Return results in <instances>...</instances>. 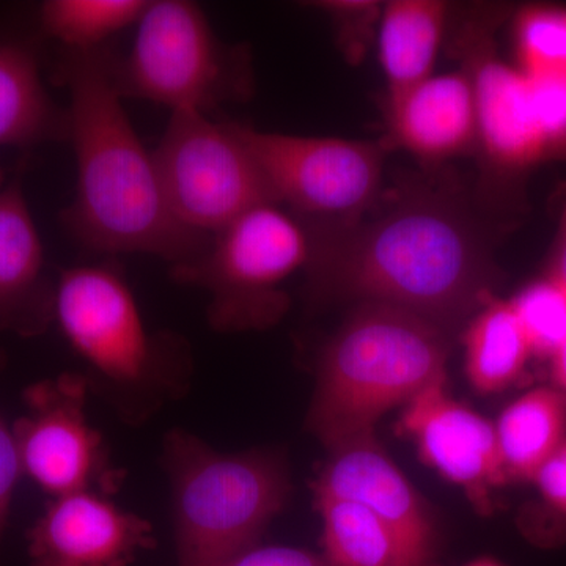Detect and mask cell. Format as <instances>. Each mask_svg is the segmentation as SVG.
Instances as JSON below:
<instances>
[{
	"instance_id": "6da1fadb",
	"label": "cell",
	"mask_w": 566,
	"mask_h": 566,
	"mask_svg": "<svg viewBox=\"0 0 566 566\" xmlns=\"http://www.w3.org/2000/svg\"><path fill=\"white\" fill-rule=\"evenodd\" d=\"M314 304H381L452 333L494 296L497 271L483 238L449 197L416 191L346 221H305Z\"/></svg>"
},
{
	"instance_id": "7a4b0ae2",
	"label": "cell",
	"mask_w": 566,
	"mask_h": 566,
	"mask_svg": "<svg viewBox=\"0 0 566 566\" xmlns=\"http://www.w3.org/2000/svg\"><path fill=\"white\" fill-rule=\"evenodd\" d=\"M114 61L104 46L63 51L59 63L76 159V192L62 222L91 251L144 253L180 266L199 256L211 237L185 229L170 211L153 151L123 107Z\"/></svg>"
},
{
	"instance_id": "3957f363",
	"label": "cell",
	"mask_w": 566,
	"mask_h": 566,
	"mask_svg": "<svg viewBox=\"0 0 566 566\" xmlns=\"http://www.w3.org/2000/svg\"><path fill=\"white\" fill-rule=\"evenodd\" d=\"M449 334L422 316L359 304L316 364L307 428L327 450L375 433L390 409L447 381Z\"/></svg>"
},
{
	"instance_id": "277c9868",
	"label": "cell",
	"mask_w": 566,
	"mask_h": 566,
	"mask_svg": "<svg viewBox=\"0 0 566 566\" xmlns=\"http://www.w3.org/2000/svg\"><path fill=\"white\" fill-rule=\"evenodd\" d=\"M163 460L178 566H205L256 545L292 491L289 465L273 450L219 453L177 430L164 442Z\"/></svg>"
},
{
	"instance_id": "5b68a950",
	"label": "cell",
	"mask_w": 566,
	"mask_h": 566,
	"mask_svg": "<svg viewBox=\"0 0 566 566\" xmlns=\"http://www.w3.org/2000/svg\"><path fill=\"white\" fill-rule=\"evenodd\" d=\"M54 319L125 411H148L178 385L175 340L147 329L132 289L109 264L63 270Z\"/></svg>"
},
{
	"instance_id": "8992f818",
	"label": "cell",
	"mask_w": 566,
	"mask_h": 566,
	"mask_svg": "<svg viewBox=\"0 0 566 566\" xmlns=\"http://www.w3.org/2000/svg\"><path fill=\"white\" fill-rule=\"evenodd\" d=\"M311 252L307 223L279 203H264L212 234L199 256L170 271L178 283L208 293V322L219 333L263 331L289 311L283 285L305 270Z\"/></svg>"
},
{
	"instance_id": "52a82bcc",
	"label": "cell",
	"mask_w": 566,
	"mask_h": 566,
	"mask_svg": "<svg viewBox=\"0 0 566 566\" xmlns=\"http://www.w3.org/2000/svg\"><path fill=\"white\" fill-rule=\"evenodd\" d=\"M123 98L161 104L170 112L208 114L251 95V61L243 46L219 39L191 0H148L125 59L115 57Z\"/></svg>"
},
{
	"instance_id": "ba28073f",
	"label": "cell",
	"mask_w": 566,
	"mask_h": 566,
	"mask_svg": "<svg viewBox=\"0 0 566 566\" xmlns=\"http://www.w3.org/2000/svg\"><path fill=\"white\" fill-rule=\"evenodd\" d=\"M153 158L170 211L193 233L212 237L244 212L275 203L237 123L170 112Z\"/></svg>"
},
{
	"instance_id": "9c48e42d",
	"label": "cell",
	"mask_w": 566,
	"mask_h": 566,
	"mask_svg": "<svg viewBox=\"0 0 566 566\" xmlns=\"http://www.w3.org/2000/svg\"><path fill=\"white\" fill-rule=\"evenodd\" d=\"M275 203L307 221H346L374 207L385 153L371 142L294 136L237 125Z\"/></svg>"
},
{
	"instance_id": "30bf717a",
	"label": "cell",
	"mask_w": 566,
	"mask_h": 566,
	"mask_svg": "<svg viewBox=\"0 0 566 566\" xmlns=\"http://www.w3.org/2000/svg\"><path fill=\"white\" fill-rule=\"evenodd\" d=\"M91 381L65 374L36 382L24 394L28 415L13 427L22 474L48 494L120 490L125 472L112 464L103 436L85 415Z\"/></svg>"
},
{
	"instance_id": "8fae6325",
	"label": "cell",
	"mask_w": 566,
	"mask_h": 566,
	"mask_svg": "<svg viewBox=\"0 0 566 566\" xmlns=\"http://www.w3.org/2000/svg\"><path fill=\"white\" fill-rule=\"evenodd\" d=\"M494 20L464 25L458 52L474 87L476 142L495 169L520 172L549 158L534 80L499 57Z\"/></svg>"
},
{
	"instance_id": "7c38bea8",
	"label": "cell",
	"mask_w": 566,
	"mask_h": 566,
	"mask_svg": "<svg viewBox=\"0 0 566 566\" xmlns=\"http://www.w3.org/2000/svg\"><path fill=\"white\" fill-rule=\"evenodd\" d=\"M447 381L428 386L403 406L398 428L424 464L468 495L476 512L493 510L495 488L506 485L494 423L447 392Z\"/></svg>"
},
{
	"instance_id": "4fadbf2b",
	"label": "cell",
	"mask_w": 566,
	"mask_h": 566,
	"mask_svg": "<svg viewBox=\"0 0 566 566\" xmlns=\"http://www.w3.org/2000/svg\"><path fill=\"white\" fill-rule=\"evenodd\" d=\"M314 482L315 499L352 502L389 527L423 565L436 566L438 526L430 505L400 471L376 434L327 450Z\"/></svg>"
},
{
	"instance_id": "5bb4252c",
	"label": "cell",
	"mask_w": 566,
	"mask_h": 566,
	"mask_svg": "<svg viewBox=\"0 0 566 566\" xmlns=\"http://www.w3.org/2000/svg\"><path fill=\"white\" fill-rule=\"evenodd\" d=\"M28 539L31 566H128L155 546L148 521L96 493L52 499Z\"/></svg>"
},
{
	"instance_id": "9a60e30c",
	"label": "cell",
	"mask_w": 566,
	"mask_h": 566,
	"mask_svg": "<svg viewBox=\"0 0 566 566\" xmlns=\"http://www.w3.org/2000/svg\"><path fill=\"white\" fill-rule=\"evenodd\" d=\"M54 303L43 241L17 174L0 191V331L43 334L54 322Z\"/></svg>"
},
{
	"instance_id": "2e32d148",
	"label": "cell",
	"mask_w": 566,
	"mask_h": 566,
	"mask_svg": "<svg viewBox=\"0 0 566 566\" xmlns=\"http://www.w3.org/2000/svg\"><path fill=\"white\" fill-rule=\"evenodd\" d=\"M390 136L427 161H442L476 142L474 87L465 71L438 74L389 98Z\"/></svg>"
},
{
	"instance_id": "e0dca14e",
	"label": "cell",
	"mask_w": 566,
	"mask_h": 566,
	"mask_svg": "<svg viewBox=\"0 0 566 566\" xmlns=\"http://www.w3.org/2000/svg\"><path fill=\"white\" fill-rule=\"evenodd\" d=\"M69 142V114L48 92L31 41L0 40V148Z\"/></svg>"
},
{
	"instance_id": "ac0fdd59",
	"label": "cell",
	"mask_w": 566,
	"mask_h": 566,
	"mask_svg": "<svg viewBox=\"0 0 566 566\" xmlns=\"http://www.w3.org/2000/svg\"><path fill=\"white\" fill-rule=\"evenodd\" d=\"M449 6L441 0H392L379 20V63L389 98L433 76L444 39Z\"/></svg>"
},
{
	"instance_id": "d6986e66",
	"label": "cell",
	"mask_w": 566,
	"mask_h": 566,
	"mask_svg": "<svg viewBox=\"0 0 566 566\" xmlns=\"http://www.w3.org/2000/svg\"><path fill=\"white\" fill-rule=\"evenodd\" d=\"M506 482H528L566 439V395L535 387L502 409L494 423Z\"/></svg>"
},
{
	"instance_id": "ffe728a7",
	"label": "cell",
	"mask_w": 566,
	"mask_h": 566,
	"mask_svg": "<svg viewBox=\"0 0 566 566\" xmlns=\"http://www.w3.org/2000/svg\"><path fill=\"white\" fill-rule=\"evenodd\" d=\"M534 356L510 301L491 296L469 319L464 333L465 375L480 394L516 385Z\"/></svg>"
},
{
	"instance_id": "44dd1931",
	"label": "cell",
	"mask_w": 566,
	"mask_h": 566,
	"mask_svg": "<svg viewBox=\"0 0 566 566\" xmlns=\"http://www.w3.org/2000/svg\"><path fill=\"white\" fill-rule=\"evenodd\" d=\"M315 505L322 516L323 554L333 566H427L363 506L333 499H315Z\"/></svg>"
},
{
	"instance_id": "7402d4cb",
	"label": "cell",
	"mask_w": 566,
	"mask_h": 566,
	"mask_svg": "<svg viewBox=\"0 0 566 566\" xmlns=\"http://www.w3.org/2000/svg\"><path fill=\"white\" fill-rule=\"evenodd\" d=\"M148 0H46L39 9L40 31L65 51H93L139 22Z\"/></svg>"
},
{
	"instance_id": "603a6c76",
	"label": "cell",
	"mask_w": 566,
	"mask_h": 566,
	"mask_svg": "<svg viewBox=\"0 0 566 566\" xmlns=\"http://www.w3.org/2000/svg\"><path fill=\"white\" fill-rule=\"evenodd\" d=\"M517 69L536 80H566V7L527 6L513 22Z\"/></svg>"
},
{
	"instance_id": "cb8c5ba5",
	"label": "cell",
	"mask_w": 566,
	"mask_h": 566,
	"mask_svg": "<svg viewBox=\"0 0 566 566\" xmlns=\"http://www.w3.org/2000/svg\"><path fill=\"white\" fill-rule=\"evenodd\" d=\"M527 335L532 354L549 359L566 338V289L556 279L527 283L509 300Z\"/></svg>"
},
{
	"instance_id": "d4e9b609",
	"label": "cell",
	"mask_w": 566,
	"mask_h": 566,
	"mask_svg": "<svg viewBox=\"0 0 566 566\" xmlns=\"http://www.w3.org/2000/svg\"><path fill=\"white\" fill-rule=\"evenodd\" d=\"M538 510L535 515H524V534L536 546L566 545V439L531 480Z\"/></svg>"
},
{
	"instance_id": "484cf974",
	"label": "cell",
	"mask_w": 566,
	"mask_h": 566,
	"mask_svg": "<svg viewBox=\"0 0 566 566\" xmlns=\"http://www.w3.org/2000/svg\"><path fill=\"white\" fill-rule=\"evenodd\" d=\"M312 6L333 21L338 46L349 63H359L378 35L382 3L371 0H323Z\"/></svg>"
},
{
	"instance_id": "4316f807",
	"label": "cell",
	"mask_w": 566,
	"mask_h": 566,
	"mask_svg": "<svg viewBox=\"0 0 566 566\" xmlns=\"http://www.w3.org/2000/svg\"><path fill=\"white\" fill-rule=\"evenodd\" d=\"M532 80L545 134L547 158H566V80Z\"/></svg>"
},
{
	"instance_id": "83f0119b",
	"label": "cell",
	"mask_w": 566,
	"mask_h": 566,
	"mask_svg": "<svg viewBox=\"0 0 566 566\" xmlns=\"http://www.w3.org/2000/svg\"><path fill=\"white\" fill-rule=\"evenodd\" d=\"M205 566H333L324 554L303 547L263 546L260 543Z\"/></svg>"
},
{
	"instance_id": "f1b7e54d",
	"label": "cell",
	"mask_w": 566,
	"mask_h": 566,
	"mask_svg": "<svg viewBox=\"0 0 566 566\" xmlns=\"http://www.w3.org/2000/svg\"><path fill=\"white\" fill-rule=\"evenodd\" d=\"M22 475L13 430L0 417V538L9 517L14 488Z\"/></svg>"
},
{
	"instance_id": "f546056e",
	"label": "cell",
	"mask_w": 566,
	"mask_h": 566,
	"mask_svg": "<svg viewBox=\"0 0 566 566\" xmlns=\"http://www.w3.org/2000/svg\"><path fill=\"white\" fill-rule=\"evenodd\" d=\"M547 274L566 289V191L562 193L560 203H558L556 240H554Z\"/></svg>"
},
{
	"instance_id": "4dcf8cb0",
	"label": "cell",
	"mask_w": 566,
	"mask_h": 566,
	"mask_svg": "<svg viewBox=\"0 0 566 566\" xmlns=\"http://www.w3.org/2000/svg\"><path fill=\"white\" fill-rule=\"evenodd\" d=\"M547 360H549L551 379H553L551 386L566 395V338Z\"/></svg>"
},
{
	"instance_id": "1f68e13d",
	"label": "cell",
	"mask_w": 566,
	"mask_h": 566,
	"mask_svg": "<svg viewBox=\"0 0 566 566\" xmlns=\"http://www.w3.org/2000/svg\"><path fill=\"white\" fill-rule=\"evenodd\" d=\"M463 566H505L504 564H501V562L495 560L493 557H480L475 558V560L469 562V564H465Z\"/></svg>"
},
{
	"instance_id": "d6a6232c",
	"label": "cell",
	"mask_w": 566,
	"mask_h": 566,
	"mask_svg": "<svg viewBox=\"0 0 566 566\" xmlns=\"http://www.w3.org/2000/svg\"><path fill=\"white\" fill-rule=\"evenodd\" d=\"M6 185H7L6 172H3L2 167H0V191H2L3 186H6Z\"/></svg>"
}]
</instances>
